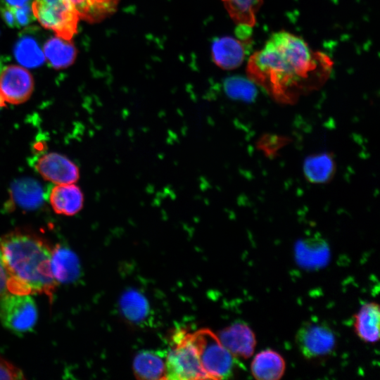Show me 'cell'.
I'll list each match as a JSON object with an SVG mask.
<instances>
[{"mask_svg": "<svg viewBox=\"0 0 380 380\" xmlns=\"http://www.w3.org/2000/svg\"><path fill=\"white\" fill-rule=\"evenodd\" d=\"M333 65L328 55L312 50L303 38L279 31L250 56L246 74L276 101L292 104L322 87Z\"/></svg>", "mask_w": 380, "mask_h": 380, "instance_id": "6da1fadb", "label": "cell"}, {"mask_svg": "<svg viewBox=\"0 0 380 380\" xmlns=\"http://www.w3.org/2000/svg\"><path fill=\"white\" fill-rule=\"evenodd\" d=\"M0 250L8 292L42 293L51 302L58 283L51 272L52 248L48 241L32 232L15 229L0 238Z\"/></svg>", "mask_w": 380, "mask_h": 380, "instance_id": "7a4b0ae2", "label": "cell"}, {"mask_svg": "<svg viewBox=\"0 0 380 380\" xmlns=\"http://www.w3.org/2000/svg\"><path fill=\"white\" fill-rule=\"evenodd\" d=\"M204 372L211 379H229L234 376L238 360L220 342L218 336L208 329L191 333Z\"/></svg>", "mask_w": 380, "mask_h": 380, "instance_id": "3957f363", "label": "cell"}, {"mask_svg": "<svg viewBox=\"0 0 380 380\" xmlns=\"http://www.w3.org/2000/svg\"><path fill=\"white\" fill-rule=\"evenodd\" d=\"M167 379H208L194 346L191 333L180 329L172 336V347L167 352Z\"/></svg>", "mask_w": 380, "mask_h": 380, "instance_id": "277c9868", "label": "cell"}, {"mask_svg": "<svg viewBox=\"0 0 380 380\" xmlns=\"http://www.w3.org/2000/svg\"><path fill=\"white\" fill-rule=\"evenodd\" d=\"M31 8L41 25L56 36L70 40L76 34L80 17L71 0H33Z\"/></svg>", "mask_w": 380, "mask_h": 380, "instance_id": "5b68a950", "label": "cell"}, {"mask_svg": "<svg viewBox=\"0 0 380 380\" xmlns=\"http://www.w3.org/2000/svg\"><path fill=\"white\" fill-rule=\"evenodd\" d=\"M37 317V308L30 295L7 292L0 298V321L8 329L27 332L34 327Z\"/></svg>", "mask_w": 380, "mask_h": 380, "instance_id": "8992f818", "label": "cell"}, {"mask_svg": "<svg viewBox=\"0 0 380 380\" xmlns=\"http://www.w3.org/2000/svg\"><path fill=\"white\" fill-rule=\"evenodd\" d=\"M295 340L300 353L308 360L329 355L336 345V336L332 328L317 319L303 323L296 334Z\"/></svg>", "mask_w": 380, "mask_h": 380, "instance_id": "52a82bcc", "label": "cell"}, {"mask_svg": "<svg viewBox=\"0 0 380 380\" xmlns=\"http://www.w3.org/2000/svg\"><path fill=\"white\" fill-rule=\"evenodd\" d=\"M34 90V79L25 68L9 65L0 73V107L27 101Z\"/></svg>", "mask_w": 380, "mask_h": 380, "instance_id": "ba28073f", "label": "cell"}, {"mask_svg": "<svg viewBox=\"0 0 380 380\" xmlns=\"http://www.w3.org/2000/svg\"><path fill=\"white\" fill-rule=\"evenodd\" d=\"M34 168L43 179L55 184L75 183L80 178L77 165L68 157L56 152L38 157Z\"/></svg>", "mask_w": 380, "mask_h": 380, "instance_id": "9c48e42d", "label": "cell"}, {"mask_svg": "<svg viewBox=\"0 0 380 380\" xmlns=\"http://www.w3.org/2000/svg\"><path fill=\"white\" fill-rule=\"evenodd\" d=\"M217 336L222 344L236 357L248 359L255 351V334L244 322L231 324L222 330Z\"/></svg>", "mask_w": 380, "mask_h": 380, "instance_id": "30bf717a", "label": "cell"}, {"mask_svg": "<svg viewBox=\"0 0 380 380\" xmlns=\"http://www.w3.org/2000/svg\"><path fill=\"white\" fill-rule=\"evenodd\" d=\"M249 39L241 40L232 37L215 39L211 48L213 62L223 70H233L240 66L247 54Z\"/></svg>", "mask_w": 380, "mask_h": 380, "instance_id": "8fae6325", "label": "cell"}, {"mask_svg": "<svg viewBox=\"0 0 380 380\" xmlns=\"http://www.w3.org/2000/svg\"><path fill=\"white\" fill-rule=\"evenodd\" d=\"M49 202L56 213L72 216L82 210L84 195L74 183L56 184L49 191Z\"/></svg>", "mask_w": 380, "mask_h": 380, "instance_id": "7c38bea8", "label": "cell"}, {"mask_svg": "<svg viewBox=\"0 0 380 380\" xmlns=\"http://www.w3.org/2000/svg\"><path fill=\"white\" fill-rule=\"evenodd\" d=\"M51 268L56 282L68 284L80 275V261L76 254L68 248L56 245L52 248Z\"/></svg>", "mask_w": 380, "mask_h": 380, "instance_id": "4fadbf2b", "label": "cell"}, {"mask_svg": "<svg viewBox=\"0 0 380 380\" xmlns=\"http://www.w3.org/2000/svg\"><path fill=\"white\" fill-rule=\"evenodd\" d=\"M167 351L143 350L134 357L133 369L135 376L141 379H167Z\"/></svg>", "mask_w": 380, "mask_h": 380, "instance_id": "5bb4252c", "label": "cell"}, {"mask_svg": "<svg viewBox=\"0 0 380 380\" xmlns=\"http://www.w3.org/2000/svg\"><path fill=\"white\" fill-rule=\"evenodd\" d=\"M379 306L376 303H366L354 316L353 328L362 341L374 343L379 339Z\"/></svg>", "mask_w": 380, "mask_h": 380, "instance_id": "9a60e30c", "label": "cell"}, {"mask_svg": "<svg viewBox=\"0 0 380 380\" xmlns=\"http://www.w3.org/2000/svg\"><path fill=\"white\" fill-rule=\"evenodd\" d=\"M286 369L283 357L277 351L266 349L257 353L251 364V372L258 380H277Z\"/></svg>", "mask_w": 380, "mask_h": 380, "instance_id": "2e32d148", "label": "cell"}, {"mask_svg": "<svg viewBox=\"0 0 380 380\" xmlns=\"http://www.w3.org/2000/svg\"><path fill=\"white\" fill-rule=\"evenodd\" d=\"M43 52L49 65L55 69H63L72 65L77 56V50L70 40L57 36L49 39L44 44Z\"/></svg>", "mask_w": 380, "mask_h": 380, "instance_id": "e0dca14e", "label": "cell"}, {"mask_svg": "<svg viewBox=\"0 0 380 380\" xmlns=\"http://www.w3.org/2000/svg\"><path fill=\"white\" fill-rule=\"evenodd\" d=\"M303 172L310 182L325 183L330 180L335 171L332 157L328 153L310 156L303 163Z\"/></svg>", "mask_w": 380, "mask_h": 380, "instance_id": "ac0fdd59", "label": "cell"}, {"mask_svg": "<svg viewBox=\"0 0 380 380\" xmlns=\"http://www.w3.org/2000/svg\"><path fill=\"white\" fill-rule=\"evenodd\" d=\"M328 251L327 245L322 239H305L297 244V259L307 267L322 265L328 258Z\"/></svg>", "mask_w": 380, "mask_h": 380, "instance_id": "d6986e66", "label": "cell"}, {"mask_svg": "<svg viewBox=\"0 0 380 380\" xmlns=\"http://www.w3.org/2000/svg\"><path fill=\"white\" fill-rule=\"evenodd\" d=\"M232 20L238 25L253 27L263 0H222Z\"/></svg>", "mask_w": 380, "mask_h": 380, "instance_id": "ffe728a7", "label": "cell"}, {"mask_svg": "<svg viewBox=\"0 0 380 380\" xmlns=\"http://www.w3.org/2000/svg\"><path fill=\"white\" fill-rule=\"evenodd\" d=\"M80 18L96 23L104 19L115 11L119 0H71Z\"/></svg>", "mask_w": 380, "mask_h": 380, "instance_id": "44dd1931", "label": "cell"}, {"mask_svg": "<svg viewBox=\"0 0 380 380\" xmlns=\"http://www.w3.org/2000/svg\"><path fill=\"white\" fill-rule=\"evenodd\" d=\"M12 194L14 201L25 209L36 208L43 200L40 185L32 179H23L16 182L13 186Z\"/></svg>", "mask_w": 380, "mask_h": 380, "instance_id": "7402d4cb", "label": "cell"}, {"mask_svg": "<svg viewBox=\"0 0 380 380\" xmlns=\"http://www.w3.org/2000/svg\"><path fill=\"white\" fill-rule=\"evenodd\" d=\"M120 307L125 317L134 323L144 322L149 313L147 300L135 290H129L123 293L120 300Z\"/></svg>", "mask_w": 380, "mask_h": 380, "instance_id": "603a6c76", "label": "cell"}, {"mask_svg": "<svg viewBox=\"0 0 380 380\" xmlns=\"http://www.w3.org/2000/svg\"><path fill=\"white\" fill-rule=\"evenodd\" d=\"M14 55L19 63L27 68L38 67L45 61L44 52L37 42L29 37H24L16 43Z\"/></svg>", "mask_w": 380, "mask_h": 380, "instance_id": "cb8c5ba5", "label": "cell"}, {"mask_svg": "<svg viewBox=\"0 0 380 380\" xmlns=\"http://www.w3.org/2000/svg\"><path fill=\"white\" fill-rule=\"evenodd\" d=\"M255 85L248 77L236 76L227 78L224 83L225 92L229 97L246 102H251L256 98Z\"/></svg>", "mask_w": 380, "mask_h": 380, "instance_id": "d4e9b609", "label": "cell"}, {"mask_svg": "<svg viewBox=\"0 0 380 380\" xmlns=\"http://www.w3.org/2000/svg\"><path fill=\"white\" fill-rule=\"evenodd\" d=\"M0 10L4 20L8 26L13 27L27 25L34 18L30 5L11 7L1 4Z\"/></svg>", "mask_w": 380, "mask_h": 380, "instance_id": "484cf974", "label": "cell"}, {"mask_svg": "<svg viewBox=\"0 0 380 380\" xmlns=\"http://www.w3.org/2000/svg\"><path fill=\"white\" fill-rule=\"evenodd\" d=\"M25 375L20 369L0 356V379H24Z\"/></svg>", "mask_w": 380, "mask_h": 380, "instance_id": "4316f807", "label": "cell"}, {"mask_svg": "<svg viewBox=\"0 0 380 380\" xmlns=\"http://www.w3.org/2000/svg\"><path fill=\"white\" fill-rule=\"evenodd\" d=\"M8 277L0 250V298L8 292Z\"/></svg>", "mask_w": 380, "mask_h": 380, "instance_id": "83f0119b", "label": "cell"}, {"mask_svg": "<svg viewBox=\"0 0 380 380\" xmlns=\"http://www.w3.org/2000/svg\"><path fill=\"white\" fill-rule=\"evenodd\" d=\"M30 0H3L2 5L11 7H22L30 5Z\"/></svg>", "mask_w": 380, "mask_h": 380, "instance_id": "f1b7e54d", "label": "cell"}, {"mask_svg": "<svg viewBox=\"0 0 380 380\" xmlns=\"http://www.w3.org/2000/svg\"><path fill=\"white\" fill-rule=\"evenodd\" d=\"M2 67H3V65H2V61H1V58L0 57V73L2 70Z\"/></svg>", "mask_w": 380, "mask_h": 380, "instance_id": "f546056e", "label": "cell"}]
</instances>
